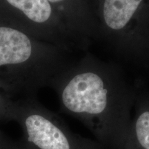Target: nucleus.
<instances>
[{"instance_id":"6","label":"nucleus","mask_w":149,"mask_h":149,"mask_svg":"<svg viewBox=\"0 0 149 149\" xmlns=\"http://www.w3.org/2000/svg\"><path fill=\"white\" fill-rule=\"evenodd\" d=\"M0 149H31L22 141L16 142L0 133Z\"/></svg>"},{"instance_id":"2","label":"nucleus","mask_w":149,"mask_h":149,"mask_svg":"<svg viewBox=\"0 0 149 149\" xmlns=\"http://www.w3.org/2000/svg\"><path fill=\"white\" fill-rule=\"evenodd\" d=\"M97 38L123 60L149 64L147 0H100L95 9Z\"/></svg>"},{"instance_id":"3","label":"nucleus","mask_w":149,"mask_h":149,"mask_svg":"<svg viewBox=\"0 0 149 149\" xmlns=\"http://www.w3.org/2000/svg\"><path fill=\"white\" fill-rule=\"evenodd\" d=\"M17 114L24 131L22 142L31 149H103L97 141L74 133L58 116L35 102Z\"/></svg>"},{"instance_id":"4","label":"nucleus","mask_w":149,"mask_h":149,"mask_svg":"<svg viewBox=\"0 0 149 149\" xmlns=\"http://www.w3.org/2000/svg\"><path fill=\"white\" fill-rule=\"evenodd\" d=\"M36 48L26 33L12 28L0 27V66L34 62Z\"/></svg>"},{"instance_id":"5","label":"nucleus","mask_w":149,"mask_h":149,"mask_svg":"<svg viewBox=\"0 0 149 149\" xmlns=\"http://www.w3.org/2000/svg\"><path fill=\"white\" fill-rule=\"evenodd\" d=\"M130 139L133 149H149V90L137 83Z\"/></svg>"},{"instance_id":"1","label":"nucleus","mask_w":149,"mask_h":149,"mask_svg":"<svg viewBox=\"0 0 149 149\" xmlns=\"http://www.w3.org/2000/svg\"><path fill=\"white\" fill-rule=\"evenodd\" d=\"M61 111L83 123L104 148L133 149L131 110L137 86L117 65L87 53L53 79Z\"/></svg>"}]
</instances>
